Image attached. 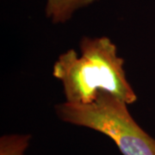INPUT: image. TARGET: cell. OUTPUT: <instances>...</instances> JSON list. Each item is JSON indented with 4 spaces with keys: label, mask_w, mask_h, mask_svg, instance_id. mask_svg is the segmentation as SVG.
Instances as JSON below:
<instances>
[{
    "label": "cell",
    "mask_w": 155,
    "mask_h": 155,
    "mask_svg": "<svg viewBox=\"0 0 155 155\" xmlns=\"http://www.w3.org/2000/svg\"><path fill=\"white\" fill-rule=\"evenodd\" d=\"M80 54L69 49L54 62L52 74L63 86L66 102L88 104L101 91L132 104L137 97L127 80L124 60L109 37L84 36L79 42Z\"/></svg>",
    "instance_id": "cell-1"
},
{
    "label": "cell",
    "mask_w": 155,
    "mask_h": 155,
    "mask_svg": "<svg viewBox=\"0 0 155 155\" xmlns=\"http://www.w3.org/2000/svg\"><path fill=\"white\" fill-rule=\"evenodd\" d=\"M127 103L101 91L88 104L65 102L55 107L63 122L95 130L113 140L122 155H155V138L131 116Z\"/></svg>",
    "instance_id": "cell-2"
},
{
    "label": "cell",
    "mask_w": 155,
    "mask_h": 155,
    "mask_svg": "<svg viewBox=\"0 0 155 155\" xmlns=\"http://www.w3.org/2000/svg\"><path fill=\"white\" fill-rule=\"evenodd\" d=\"M97 0H48L46 6L47 17L53 23H64L72 17L75 11L88 6Z\"/></svg>",
    "instance_id": "cell-3"
},
{
    "label": "cell",
    "mask_w": 155,
    "mask_h": 155,
    "mask_svg": "<svg viewBox=\"0 0 155 155\" xmlns=\"http://www.w3.org/2000/svg\"><path fill=\"white\" fill-rule=\"evenodd\" d=\"M31 134H4L0 138V155H25Z\"/></svg>",
    "instance_id": "cell-4"
}]
</instances>
